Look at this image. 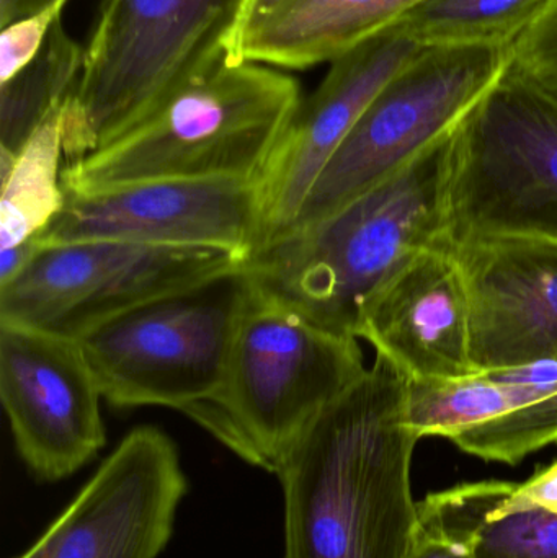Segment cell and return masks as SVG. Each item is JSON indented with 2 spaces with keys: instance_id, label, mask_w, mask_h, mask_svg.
<instances>
[{
  "instance_id": "484cf974",
  "label": "cell",
  "mask_w": 557,
  "mask_h": 558,
  "mask_svg": "<svg viewBox=\"0 0 557 558\" xmlns=\"http://www.w3.org/2000/svg\"><path fill=\"white\" fill-rule=\"evenodd\" d=\"M0 254H2L0 255V286H3L19 277L28 267L29 262L38 254V247L32 239L16 247L3 248Z\"/></svg>"
},
{
  "instance_id": "d6986e66",
  "label": "cell",
  "mask_w": 557,
  "mask_h": 558,
  "mask_svg": "<svg viewBox=\"0 0 557 558\" xmlns=\"http://www.w3.org/2000/svg\"><path fill=\"white\" fill-rule=\"evenodd\" d=\"M84 48L62 20L52 26L36 58L0 87V150L16 154L56 111L64 108L81 75Z\"/></svg>"
},
{
  "instance_id": "9c48e42d",
  "label": "cell",
  "mask_w": 557,
  "mask_h": 558,
  "mask_svg": "<svg viewBox=\"0 0 557 558\" xmlns=\"http://www.w3.org/2000/svg\"><path fill=\"white\" fill-rule=\"evenodd\" d=\"M231 252L85 241L39 248L0 286V324L81 341L114 318L244 270Z\"/></svg>"
},
{
  "instance_id": "7a4b0ae2",
  "label": "cell",
  "mask_w": 557,
  "mask_h": 558,
  "mask_svg": "<svg viewBox=\"0 0 557 558\" xmlns=\"http://www.w3.org/2000/svg\"><path fill=\"white\" fill-rule=\"evenodd\" d=\"M453 134L332 215L262 245L245 274L320 327L356 338L370 298L415 255L450 241Z\"/></svg>"
},
{
  "instance_id": "44dd1931",
  "label": "cell",
  "mask_w": 557,
  "mask_h": 558,
  "mask_svg": "<svg viewBox=\"0 0 557 558\" xmlns=\"http://www.w3.org/2000/svg\"><path fill=\"white\" fill-rule=\"evenodd\" d=\"M549 0H422L398 23L408 38L432 46H510Z\"/></svg>"
},
{
  "instance_id": "8fae6325",
  "label": "cell",
  "mask_w": 557,
  "mask_h": 558,
  "mask_svg": "<svg viewBox=\"0 0 557 558\" xmlns=\"http://www.w3.org/2000/svg\"><path fill=\"white\" fill-rule=\"evenodd\" d=\"M186 492L173 439L156 426H137L16 558H157L172 539Z\"/></svg>"
},
{
  "instance_id": "9a60e30c",
  "label": "cell",
  "mask_w": 557,
  "mask_h": 558,
  "mask_svg": "<svg viewBox=\"0 0 557 558\" xmlns=\"http://www.w3.org/2000/svg\"><path fill=\"white\" fill-rule=\"evenodd\" d=\"M455 248L470 291L474 371L557 363V242L486 238Z\"/></svg>"
},
{
  "instance_id": "cb8c5ba5",
  "label": "cell",
  "mask_w": 557,
  "mask_h": 558,
  "mask_svg": "<svg viewBox=\"0 0 557 558\" xmlns=\"http://www.w3.org/2000/svg\"><path fill=\"white\" fill-rule=\"evenodd\" d=\"M523 495L557 513V461L520 484Z\"/></svg>"
},
{
  "instance_id": "6da1fadb",
  "label": "cell",
  "mask_w": 557,
  "mask_h": 558,
  "mask_svg": "<svg viewBox=\"0 0 557 558\" xmlns=\"http://www.w3.org/2000/svg\"><path fill=\"white\" fill-rule=\"evenodd\" d=\"M409 379L382 354L290 446L283 558H405L421 530L411 465Z\"/></svg>"
},
{
  "instance_id": "3957f363",
  "label": "cell",
  "mask_w": 557,
  "mask_h": 558,
  "mask_svg": "<svg viewBox=\"0 0 557 558\" xmlns=\"http://www.w3.org/2000/svg\"><path fill=\"white\" fill-rule=\"evenodd\" d=\"M247 0H104L62 108L68 162L117 141L222 62H234Z\"/></svg>"
},
{
  "instance_id": "e0dca14e",
  "label": "cell",
  "mask_w": 557,
  "mask_h": 558,
  "mask_svg": "<svg viewBox=\"0 0 557 558\" xmlns=\"http://www.w3.org/2000/svg\"><path fill=\"white\" fill-rule=\"evenodd\" d=\"M421 530L473 558H557V513L520 484L464 482L419 501Z\"/></svg>"
},
{
  "instance_id": "52a82bcc",
  "label": "cell",
  "mask_w": 557,
  "mask_h": 558,
  "mask_svg": "<svg viewBox=\"0 0 557 558\" xmlns=\"http://www.w3.org/2000/svg\"><path fill=\"white\" fill-rule=\"evenodd\" d=\"M510 46L421 48L363 111L287 232L332 215L450 136L509 68Z\"/></svg>"
},
{
  "instance_id": "4316f807",
  "label": "cell",
  "mask_w": 557,
  "mask_h": 558,
  "mask_svg": "<svg viewBox=\"0 0 557 558\" xmlns=\"http://www.w3.org/2000/svg\"><path fill=\"white\" fill-rule=\"evenodd\" d=\"M405 558H473L468 554L461 553L457 547L437 539V537L428 536L424 531L419 530L415 537L414 546Z\"/></svg>"
},
{
  "instance_id": "8992f818",
  "label": "cell",
  "mask_w": 557,
  "mask_h": 558,
  "mask_svg": "<svg viewBox=\"0 0 557 558\" xmlns=\"http://www.w3.org/2000/svg\"><path fill=\"white\" fill-rule=\"evenodd\" d=\"M448 238L557 242V105L510 65L455 130Z\"/></svg>"
},
{
  "instance_id": "83f0119b",
  "label": "cell",
  "mask_w": 557,
  "mask_h": 558,
  "mask_svg": "<svg viewBox=\"0 0 557 558\" xmlns=\"http://www.w3.org/2000/svg\"><path fill=\"white\" fill-rule=\"evenodd\" d=\"M280 2L281 0H247V20H245V28H247L249 23L254 22L258 16L270 12V10L274 9V7H277ZM235 48H238V46H235Z\"/></svg>"
},
{
  "instance_id": "7402d4cb",
  "label": "cell",
  "mask_w": 557,
  "mask_h": 558,
  "mask_svg": "<svg viewBox=\"0 0 557 558\" xmlns=\"http://www.w3.org/2000/svg\"><path fill=\"white\" fill-rule=\"evenodd\" d=\"M510 69L557 105V0H549L512 43Z\"/></svg>"
},
{
  "instance_id": "5bb4252c",
  "label": "cell",
  "mask_w": 557,
  "mask_h": 558,
  "mask_svg": "<svg viewBox=\"0 0 557 558\" xmlns=\"http://www.w3.org/2000/svg\"><path fill=\"white\" fill-rule=\"evenodd\" d=\"M408 420L421 439L447 438L483 461L520 464L557 445V363L409 380Z\"/></svg>"
},
{
  "instance_id": "ba28073f",
  "label": "cell",
  "mask_w": 557,
  "mask_h": 558,
  "mask_svg": "<svg viewBox=\"0 0 557 558\" xmlns=\"http://www.w3.org/2000/svg\"><path fill=\"white\" fill-rule=\"evenodd\" d=\"M247 292L244 270L114 318L81 340L101 396L118 409L167 407L186 416L225 386Z\"/></svg>"
},
{
  "instance_id": "ffe728a7",
  "label": "cell",
  "mask_w": 557,
  "mask_h": 558,
  "mask_svg": "<svg viewBox=\"0 0 557 558\" xmlns=\"http://www.w3.org/2000/svg\"><path fill=\"white\" fill-rule=\"evenodd\" d=\"M62 108L52 113L16 154L2 179L0 247L12 248L41 234L64 208L61 183Z\"/></svg>"
},
{
  "instance_id": "d4e9b609",
  "label": "cell",
  "mask_w": 557,
  "mask_h": 558,
  "mask_svg": "<svg viewBox=\"0 0 557 558\" xmlns=\"http://www.w3.org/2000/svg\"><path fill=\"white\" fill-rule=\"evenodd\" d=\"M65 2L68 0H0V26L5 28L12 23L38 15L52 7L64 9Z\"/></svg>"
},
{
  "instance_id": "7c38bea8",
  "label": "cell",
  "mask_w": 557,
  "mask_h": 558,
  "mask_svg": "<svg viewBox=\"0 0 557 558\" xmlns=\"http://www.w3.org/2000/svg\"><path fill=\"white\" fill-rule=\"evenodd\" d=\"M0 399L36 481L71 477L107 442L104 396L81 341L0 324Z\"/></svg>"
},
{
  "instance_id": "30bf717a",
  "label": "cell",
  "mask_w": 557,
  "mask_h": 558,
  "mask_svg": "<svg viewBox=\"0 0 557 558\" xmlns=\"http://www.w3.org/2000/svg\"><path fill=\"white\" fill-rule=\"evenodd\" d=\"M64 195L62 211L33 239L38 251L74 242L120 241L219 248L247 264L264 244L258 180H154Z\"/></svg>"
},
{
  "instance_id": "603a6c76",
  "label": "cell",
  "mask_w": 557,
  "mask_h": 558,
  "mask_svg": "<svg viewBox=\"0 0 557 558\" xmlns=\"http://www.w3.org/2000/svg\"><path fill=\"white\" fill-rule=\"evenodd\" d=\"M62 9L45 10L38 15L20 20L0 33V84L19 74L29 64L45 45L55 23L61 19Z\"/></svg>"
},
{
  "instance_id": "4fadbf2b",
  "label": "cell",
  "mask_w": 557,
  "mask_h": 558,
  "mask_svg": "<svg viewBox=\"0 0 557 558\" xmlns=\"http://www.w3.org/2000/svg\"><path fill=\"white\" fill-rule=\"evenodd\" d=\"M421 48L395 25L329 62L319 87L301 100L262 177V245L291 228L311 186L363 111Z\"/></svg>"
},
{
  "instance_id": "277c9868",
  "label": "cell",
  "mask_w": 557,
  "mask_h": 558,
  "mask_svg": "<svg viewBox=\"0 0 557 558\" xmlns=\"http://www.w3.org/2000/svg\"><path fill=\"white\" fill-rule=\"evenodd\" d=\"M300 84L258 62H222L113 143L62 169L64 192L154 180H258L298 107Z\"/></svg>"
},
{
  "instance_id": "ac0fdd59",
  "label": "cell",
  "mask_w": 557,
  "mask_h": 558,
  "mask_svg": "<svg viewBox=\"0 0 557 558\" xmlns=\"http://www.w3.org/2000/svg\"><path fill=\"white\" fill-rule=\"evenodd\" d=\"M422 0H281L249 23L234 62L307 69L398 25Z\"/></svg>"
},
{
  "instance_id": "5b68a950",
  "label": "cell",
  "mask_w": 557,
  "mask_h": 558,
  "mask_svg": "<svg viewBox=\"0 0 557 558\" xmlns=\"http://www.w3.org/2000/svg\"><path fill=\"white\" fill-rule=\"evenodd\" d=\"M365 371L356 338L320 327L247 275L225 386L189 418L275 474L301 433Z\"/></svg>"
},
{
  "instance_id": "2e32d148",
  "label": "cell",
  "mask_w": 557,
  "mask_h": 558,
  "mask_svg": "<svg viewBox=\"0 0 557 558\" xmlns=\"http://www.w3.org/2000/svg\"><path fill=\"white\" fill-rule=\"evenodd\" d=\"M356 338L368 341L409 380L477 374L471 361V301L451 241L415 255L370 298Z\"/></svg>"
}]
</instances>
